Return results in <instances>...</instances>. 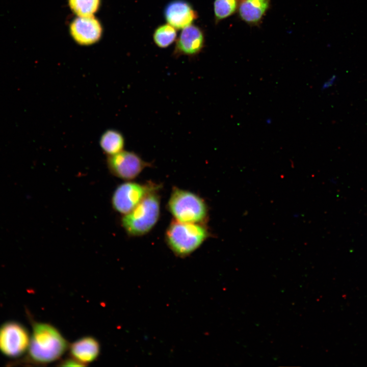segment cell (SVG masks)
Listing matches in <instances>:
<instances>
[{
    "label": "cell",
    "mask_w": 367,
    "mask_h": 367,
    "mask_svg": "<svg viewBox=\"0 0 367 367\" xmlns=\"http://www.w3.org/2000/svg\"><path fill=\"white\" fill-rule=\"evenodd\" d=\"M27 361L45 365L60 359L68 349L67 340L53 325L34 322Z\"/></svg>",
    "instance_id": "6da1fadb"
},
{
    "label": "cell",
    "mask_w": 367,
    "mask_h": 367,
    "mask_svg": "<svg viewBox=\"0 0 367 367\" xmlns=\"http://www.w3.org/2000/svg\"><path fill=\"white\" fill-rule=\"evenodd\" d=\"M204 223L172 221L167 229L165 239L171 250L180 257L187 256L198 248L209 237Z\"/></svg>",
    "instance_id": "7a4b0ae2"
},
{
    "label": "cell",
    "mask_w": 367,
    "mask_h": 367,
    "mask_svg": "<svg viewBox=\"0 0 367 367\" xmlns=\"http://www.w3.org/2000/svg\"><path fill=\"white\" fill-rule=\"evenodd\" d=\"M158 191L149 192L132 211L123 215L121 224L128 235H144L157 223L160 214V198Z\"/></svg>",
    "instance_id": "3957f363"
},
{
    "label": "cell",
    "mask_w": 367,
    "mask_h": 367,
    "mask_svg": "<svg viewBox=\"0 0 367 367\" xmlns=\"http://www.w3.org/2000/svg\"><path fill=\"white\" fill-rule=\"evenodd\" d=\"M168 208L175 220L182 222L204 223L208 217L207 206L202 198L177 187L172 189Z\"/></svg>",
    "instance_id": "277c9868"
},
{
    "label": "cell",
    "mask_w": 367,
    "mask_h": 367,
    "mask_svg": "<svg viewBox=\"0 0 367 367\" xmlns=\"http://www.w3.org/2000/svg\"><path fill=\"white\" fill-rule=\"evenodd\" d=\"M160 186L153 183L141 184L126 181L119 185L111 198L113 208L125 215L132 211L149 192L158 190Z\"/></svg>",
    "instance_id": "5b68a950"
},
{
    "label": "cell",
    "mask_w": 367,
    "mask_h": 367,
    "mask_svg": "<svg viewBox=\"0 0 367 367\" xmlns=\"http://www.w3.org/2000/svg\"><path fill=\"white\" fill-rule=\"evenodd\" d=\"M31 336L27 328L10 321L0 326V351L10 358H17L28 351Z\"/></svg>",
    "instance_id": "8992f818"
},
{
    "label": "cell",
    "mask_w": 367,
    "mask_h": 367,
    "mask_svg": "<svg viewBox=\"0 0 367 367\" xmlns=\"http://www.w3.org/2000/svg\"><path fill=\"white\" fill-rule=\"evenodd\" d=\"M106 163L112 175L126 180L136 178L145 168L151 166L136 152L124 150L107 155Z\"/></svg>",
    "instance_id": "52a82bcc"
},
{
    "label": "cell",
    "mask_w": 367,
    "mask_h": 367,
    "mask_svg": "<svg viewBox=\"0 0 367 367\" xmlns=\"http://www.w3.org/2000/svg\"><path fill=\"white\" fill-rule=\"evenodd\" d=\"M101 31L100 23L93 16H78L70 25L73 38L83 45H89L97 41L101 36Z\"/></svg>",
    "instance_id": "ba28073f"
},
{
    "label": "cell",
    "mask_w": 367,
    "mask_h": 367,
    "mask_svg": "<svg viewBox=\"0 0 367 367\" xmlns=\"http://www.w3.org/2000/svg\"><path fill=\"white\" fill-rule=\"evenodd\" d=\"M164 15L168 23L177 29H183L191 25L197 17L192 6L182 0L169 3L165 9Z\"/></svg>",
    "instance_id": "9c48e42d"
},
{
    "label": "cell",
    "mask_w": 367,
    "mask_h": 367,
    "mask_svg": "<svg viewBox=\"0 0 367 367\" xmlns=\"http://www.w3.org/2000/svg\"><path fill=\"white\" fill-rule=\"evenodd\" d=\"M68 349L70 357L85 366L97 359L100 345L94 337L85 336L70 344Z\"/></svg>",
    "instance_id": "30bf717a"
},
{
    "label": "cell",
    "mask_w": 367,
    "mask_h": 367,
    "mask_svg": "<svg viewBox=\"0 0 367 367\" xmlns=\"http://www.w3.org/2000/svg\"><path fill=\"white\" fill-rule=\"evenodd\" d=\"M204 36L201 30L194 25L182 29L176 45V54L193 56L199 53L203 46Z\"/></svg>",
    "instance_id": "8fae6325"
},
{
    "label": "cell",
    "mask_w": 367,
    "mask_h": 367,
    "mask_svg": "<svg viewBox=\"0 0 367 367\" xmlns=\"http://www.w3.org/2000/svg\"><path fill=\"white\" fill-rule=\"evenodd\" d=\"M269 5V0H244L239 6V14L246 22L255 23L261 19Z\"/></svg>",
    "instance_id": "7c38bea8"
},
{
    "label": "cell",
    "mask_w": 367,
    "mask_h": 367,
    "mask_svg": "<svg viewBox=\"0 0 367 367\" xmlns=\"http://www.w3.org/2000/svg\"><path fill=\"white\" fill-rule=\"evenodd\" d=\"M99 144L102 151L107 155L117 153L123 150L125 138L118 130L109 128L101 135Z\"/></svg>",
    "instance_id": "4fadbf2b"
},
{
    "label": "cell",
    "mask_w": 367,
    "mask_h": 367,
    "mask_svg": "<svg viewBox=\"0 0 367 367\" xmlns=\"http://www.w3.org/2000/svg\"><path fill=\"white\" fill-rule=\"evenodd\" d=\"M176 37L175 28L169 24L160 25L155 30L153 38L157 46L165 48L171 44Z\"/></svg>",
    "instance_id": "5bb4252c"
},
{
    "label": "cell",
    "mask_w": 367,
    "mask_h": 367,
    "mask_svg": "<svg viewBox=\"0 0 367 367\" xmlns=\"http://www.w3.org/2000/svg\"><path fill=\"white\" fill-rule=\"evenodd\" d=\"M100 0H69V6L78 16H90L97 11Z\"/></svg>",
    "instance_id": "9a60e30c"
},
{
    "label": "cell",
    "mask_w": 367,
    "mask_h": 367,
    "mask_svg": "<svg viewBox=\"0 0 367 367\" xmlns=\"http://www.w3.org/2000/svg\"><path fill=\"white\" fill-rule=\"evenodd\" d=\"M237 8V0H215L214 3V13L218 20L231 15Z\"/></svg>",
    "instance_id": "2e32d148"
},
{
    "label": "cell",
    "mask_w": 367,
    "mask_h": 367,
    "mask_svg": "<svg viewBox=\"0 0 367 367\" xmlns=\"http://www.w3.org/2000/svg\"><path fill=\"white\" fill-rule=\"evenodd\" d=\"M59 365L62 366H84L82 363L70 357L62 360L59 363Z\"/></svg>",
    "instance_id": "e0dca14e"
},
{
    "label": "cell",
    "mask_w": 367,
    "mask_h": 367,
    "mask_svg": "<svg viewBox=\"0 0 367 367\" xmlns=\"http://www.w3.org/2000/svg\"><path fill=\"white\" fill-rule=\"evenodd\" d=\"M337 78V77L336 75H332L323 83L322 85L321 90L324 91L331 87L336 82Z\"/></svg>",
    "instance_id": "ac0fdd59"
},
{
    "label": "cell",
    "mask_w": 367,
    "mask_h": 367,
    "mask_svg": "<svg viewBox=\"0 0 367 367\" xmlns=\"http://www.w3.org/2000/svg\"><path fill=\"white\" fill-rule=\"evenodd\" d=\"M266 123L270 124L272 123V120L271 118H268L266 120Z\"/></svg>",
    "instance_id": "d6986e66"
}]
</instances>
